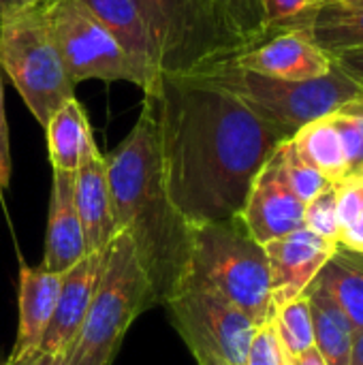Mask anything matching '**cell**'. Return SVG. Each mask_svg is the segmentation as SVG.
Masks as SVG:
<instances>
[{
  "label": "cell",
  "instance_id": "obj_1",
  "mask_svg": "<svg viewBox=\"0 0 363 365\" xmlns=\"http://www.w3.org/2000/svg\"><path fill=\"white\" fill-rule=\"evenodd\" d=\"M143 103L156 120L165 190L190 227L240 216L255 178L291 139L195 77L158 73Z\"/></svg>",
  "mask_w": 363,
  "mask_h": 365
},
{
  "label": "cell",
  "instance_id": "obj_2",
  "mask_svg": "<svg viewBox=\"0 0 363 365\" xmlns=\"http://www.w3.org/2000/svg\"><path fill=\"white\" fill-rule=\"evenodd\" d=\"M116 231L131 237L150 282L154 306H165L186 276L190 225L171 203L160 169L156 120L143 103L128 137L105 156Z\"/></svg>",
  "mask_w": 363,
  "mask_h": 365
},
{
  "label": "cell",
  "instance_id": "obj_3",
  "mask_svg": "<svg viewBox=\"0 0 363 365\" xmlns=\"http://www.w3.org/2000/svg\"><path fill=\"white\" fill-rule=\"evenodd\" d=\"M184 287L210 289L237 306L257 327L274 319L265 248L240 216L190 227Z\"/></svg>",
  "mask_w": 363,
  "mask_h": 365
},
{
  "label": "cell",
  "instance_id": "obj_4",
  "mask_svg": "<svg viewBox=\"0 0 363 365\" xmlns=\"http://www.w3.org/2000/svg\"><path fill=\"white\" fill-rule=\"evenodd\" d=\"M190 77L233 94L287 137H293L302 126L334 113L344 103L363 94V83L349 77L336 64L327 75L308 81H289L252 73L240 68L231 60L214 64Z\"/></svg>",
  "mask_w": 363,
  "mask_h": 365
},
{
  "label": "cell",
  "instance_id": "obj_5",
  "mask_svg": "<svg viewBox=\"0 0 363 365\" xmlns=\"http://www.w3.org/2000/svg\"><path fill=\"white\" fill-rule=\"evenodd\" d=\"M47 9L49 0H43L6 9L0 15V66L43 128L75 96V83L53 41Z\"/></svg>",
  "mask_w": 363,
  "mask_h": 365
},
{
  "label": "cell",
  "instance_id": "obj_6",
  "mask_svg": "<svg viewBox=\"0 0 363 365\" xmlns=\"http://www.w3.org/2000/svg\"><path fill=\"white\" fill-rule=\"evenodd\" d=\"M150 308H154L150 282L137 261L131 237L118 231L107 246L101 282L81 331L64 355V364L111 365L133 321Z\"/></svg>",
  "mask_w": 363,
  "mask_h": 365
},
{
  "label": "cell",
  "instance_id": "obj_7",
  "mask_svg": "<svg viewBox=\"0 0 363 365\" xmlns=\"http://www.w3.org/2000/svg\"><path fill=\"white\" fill-rule=\"evenodd\" d=\"M156 47L158 73L190 77L252 45L201 0H139Z\"/></svg>",
  "mask_w": 363,
  "mask_h": 365
},
{
  "label": "cell",
  "instance_id": "obj_8",
  "mask_svg": "<svg viewBox=\"0 0 363 365\" xmlns=\"http://www.w3.org/2000/svg\"><path fill=\"white\" fill-rule=\"evenodd\" d=\"M49 26L64 68L77 86L86 79L131 81L148 92L156 77L137 64L79 0H49Z\"/></svg>",
  "mask_w": 363,
  "mask_h": 365
},
{
  "label": "cell",
  "instance_id": "obj_9",
  "mask_svg": "<svg viewBox=\"0 0 363 365\" xmlns=\"http://www.w3.org/2000/svg\"><path fill=\"white\" fill-rule=\"evenodd\" d=\"M165 306L188 351L201 349L227 364L246 365L257 325L229 299L210 289L184 287Z\"/></svg>",
  "mask_w": 363,
  "mask_h": 365
},
{
  "label": "cell",
  "instance_id": "obj_10",
  "mask_svg": "<svg viewBox=\"0 0 363 365\" xmlns=\"http://www.w3.org/2000/svg\"><path fill=\"white\" fill-rule=\"evenodd\" d=\"M304 212L306 203H302L289 186L276 148V152L270 156V160L255 178L246 203L240 212V218L246 225L248 233L261 246H265L267 242H274L282 235L302 229Z\"/></svg>",
  "mask_w": 363,
  "mask_h": 365
},
{
  "label": "cell",
  "instance_id": "obj_11",
  "mask_svg": "<svg viewBox=\"0 0 363 365\" xmlns=\"http://www.w3.org/2000/svg\"><path fill=\"white\" fill-rule=\"evenodd\" d=\"M263 248L270 265L272 304L274 310H280L304 295L321 267L338 250V244L302 227L289 235L267 242Z\"/></svg>",
  "mask_w": 363,
  "mask_h": 365
},
{
  "label": "cell",
  "instance_id": "obj_12",
  "mask_svg": "<svg viewBox=\"0 0 363 365\" xmlns=\"http://www.w3.org/2000/svg\"><path fill=\"white\" fill-rule=\"evenodd\" d=\"M240 68L289 79V81H308L327 75L334 66V60L310 38L306 30H276L259 45L240 53L231 60Z\"/></svg>",
  "mask_w": 363,
  "mask_h": 365
},
{
  "label": "cell",
  "instance_id": "obj_13",
  "mask_svg": "<svg viewBox=\"0 0 363 365\" xmlns=\"http://www.w3.org/2000/svg\"><path fill=\"white\" fill-rule=\"evenodd\" d=\"M105 261H107V248L88 252L77 265H73L68 272L60 276L58 302L49 327L39 346L41 353L47 355L68 353L86 321L88 308L92 304V297L96 293V287L105 269Z\"/></svg>",
  "mask_w": 363,
  "mask_h": 365
},
{
  "label": "cell",
  "instance_id": "obj_14",
  "mask_svg": "<svg viewBox=\"0 0 363 365\" xmlns=\"http://www.w3.org/2000/svg\"><path fill=\"white\" fill-rule=\"evenodd\" d=\"M86 255L88 248L75 205V171H53L41 267L51 274H64Z\"/></svg>",
  "mask_w": 363,
  "mask_h": 365
},
{
  "label": "cell",
  "instance_id": "obj_15",
  "mask_svg": "<svg viewBox=\"0 0 363 365\" xmlns=\"http://www.w3.org/2000/svg\"><path fill=\"white\" fill-rule=\"evenodd\" d=\"M60 276L45 272L43 267H19V293H17V336L13 351L6 359L9 365L24 364L39 353L43 336L53 317V308L60 291Z\"/></svg>",
  "mask_w": 363,
  "mask_h": 365
},
{
  "label": "cell",
  "instance_id": "obj_16",
  "mask_svg": "<svg viewBox=\"0 0 363 365\" xmlns=\"http://www.w3.org/2000/svg\"><path fill=\"white\" fill-rule=\"evenodd\" d=\"M75 205L88 252L105 250L118 231L107 182V165L96 143L86 150L75 171Z\"/></svg>",
  "mask_w": 363,
  "mask_h": 365
},
{
  "label": "cell",
  "instance_id": "obj_17",
  "mask_svg": "<svg viewBox=\"0 0 363 365\" xmlns=\"http://www.w3.org/2000/svg\"><path fill=\"white\" fill-rule=\"evenodd\" d=\"M300 28L329 56L363 47V0H327L308 6L276 30Z\"/></svg>",
  "mask_w": 363,
  "mask_h": 365
},
{
  "label": "cell",
  "instance_id": "obj_18",
  "mask_svg": "<svg viewBox=\"0 0 363 365\" xmlns=\"http://www.w3.org/2000/svg\"><path fill=\"white\" fill-rule=\"evenodd\" d=\"M145 71L158 75L156 47L139 0H79Z\"/></svg>",
  "mask_w": 363,
  "mask_h": 365
},
{
  "label": "cell",
  "instance_id": "obj_19",
  "mask_svg": "<svg viewBox=\"0 0 363 365\" xmlns=\"http://www.w3.org/2000/svg\"><path fill=\"white\" fill-rule=\"evenodd\" d=\"M308 299L310 319H312V334H315V349L327 365L351 364V349L355 338V327L332 297V293L319 284L317 280L304 291Z\"/></svg>",
  "mask_w": 363,
  "mask_h": 365
},
{
  "label": "cell",
  "instance_id": "obj_20",
  "mask_svg": "<svg viewBox=\"0 0 363 365\" xmlns=\"http://www.w3.org/2000/svg\"><path fill=\"white\" fill-rule=\"evenodd\" d=\"M45 133L53 171H77L86 150L94 143L88 118L75 96L49 118Z\"/></svg>",
  "mask_w": 363,
  "mask_h": 365
},
{
  "label": "cell",
  "instance_id": "obj_21",
  "mask_svg": "<svg viewBox=\"0 0 363 365\" xmlns=\"http://www.w3.org/2000/svg\"><path fill=\"white\" fill-rule=\"evenodd\" d=\"M344 310L355 329H363V252L340 248L315 278Z\"/></svg>",
  "mask_w": 363,
  "mask_h": 365
},
{
  "label": "cell",
  "instance_id": "obj_22",
  "mask_svg": "<svg viewBox=\"0 0 363 365\" xmlns=\"http://www.w3.org/2000/svg\"><path fill=\"white\" fill-rule=\"evenodd\" d=\"M297 152L332 184H342L349 180L347 156L340 135L329 120V115L319 118L302 126L293 137Z\"/></svg>",
  "mask_w": 363,
  "mask_h": 365
},
{
  "label": "cell",
  "instance_id": "obj_23",
  "mask_svg": "<svg viewBox=\"0 0 363 365\" xmlns=\"http://www.w3.org/2000/svg\"><path fill=\"white\" fill-rule=\"evenodd\" d=\"M218 17H223L237 34H242L252 47L274 34L267 26L261 0H201Z\"/></svg>",
  "mask_w": 363,
  "mask_h": 365
},
{
  "label": "cell",
  "instance_id": "obj_24",
  "mask_svg": "<svg viewBox=\"0 0 363 365\" xmlns=\"http://www.w3.org/2000/svg\"><path fill=\"white\" fill-rule=\"evenodd\" d=\"M274 325L280 338V344L289 359L304 355L306 351L315 349V334H312V319L308 299L302 295L295 302L282 306L274 314Z\"/></svg>",
  "mask_w": 363,
  "mask_h": 365
},
{
  "label": "cell",
  "instance_id": "obj_25",
  "mask_svg": "<svg viewBox=\"0 0 363 365\" xmlns=\"http://www.w3.org/2000/svg\"><path fill=\"white\" fill-rule=\"evenodd\" d=\"M329 120L334 122L344 148L349 180L363 178V94L329 113Z\"/></svg>",
  "mask_w": 363,
  "mask_h": 365
},
{
  "label": "cell",
  "instance_id": "obj_26",
  "mask_svg": "<svg viewBox=\"0 0 363 365\" xmlns=\"http://www.w3.org/2000/svg\"><path fill=\"white\" fill-rule=\"evenodd\" d=\"M278 154L282 160V169L289 186L300 197L302 203H310L321 190H325L332 182H327L295 148L293 139H287L278 145Z\"/></svg>",
  "mask_w": 363,
  "mask_h": 365
},
{
  "label": "cell",
  "instance_id": "obj_27",
  "mask_svg": "<svg viewBox=\"0 0 363 365\" xmlns=\"http://www.w3.org/2000/svg\"><path fill=\"white\" fill-rule=\"evenodd\" d=\"M338 184H329L325 190H321L310 203H306L304 212V227L329 242L340 240V225H338Z\"/></svg>",
  "mask_w": 363,
  "mask_h": 365
},
{
  "label": "cell",
  "instance_id": "obj_28",
  "mask_svg": "<svg viewBox=\"0 0 363 365\" xmlns=\"http://www.w3.org/2000/svg\"><path fill=\"white\" fill-rule=\"evenodd\" d=\"M246 365H289V357L280 344L274 319L257 327L248 346Z\"/></svg>",
  "mask_w": 363,
  "mask_h": 365
},
{
  "label": "cell",
  "instance_id": "obj_29",
  "mask_svg": "<svg viewBox=\"0 0 363 365\" xmlns=\"http://www.w3.org/2000/svg\"><path fill=\"white\" fill-rule=\"evenodd\" d=\"M336 210H338V225H340V235L362 216L363 212V178L357 180H347L338 184V199H336Z\"/></svg>",
  "mask_w": 363,
  "mask_h": 365
},
{
  "label": "cell",
  "instance_id": "obj_30",
  "mask_svg": "<svg viewBox=\"0 0 363 365\" xmlns=\"http://www.w3.org/2000/svg\"><path fill=\"white\" fill-rule=\"evenodd\" d=\"M270 28H278L308 9L306 0H261Z\"/></svg>",
  "mask_w": 363,
  "mask_h": 365
},
{
  "label": "cell",
  "instance_id": "obj_31",
  "mask_svg": "<svg viewBox=\"0 0 363 365\" xmlns=\"http://www.w3.org/2000/svg\"><path fill=\"white\" fill-rule=\"evenodd\" d=\"M11 145H9V126L4 115V90L0 81V192L9 188L11 182Z\"/></svg>",
  "mask_w": 363,
  "mask_h": 365
},
{
  "label": "cell",
  "instance_id": "obj_32",
  "mask_svg": "<svg viewBox=\"0 0 363 365\" xmlns=\"http://www.w3.org/2000/svg\"><path fill=\"white\" fill-rule=\"evenodd\" d=\"M334 64L338 68H342L349 77H353L355 81L363 83V47L359 49H351V51H342L338 56L332 58Z\"/></svg>",
  "mask_w": 363,
  "mask_h": 365
},
{
  "label": "cell",
  "instance_id": "obj_33",
  "mask_svg": "<svg viewBox=\"0 0 363 365\" xmlns=\"http://www.w3.org/2000/svg\"><path fill=\"white\" fill-rule=\"evenodd\" d=\"M338 246H340V248H347V250L363 252V212L362 216H359V218L340 235Z\"/></svg>",
  "mask_w": 363,
  "mask_h": 365
},
{
  "label": "cell",
  "instance_id": "obj_34",
  "mask_svg": "<svg viewBox=\"0 0 363 365\" xmlns=\"http://www.w3.org/2000/svg\"><path fill=\"white\" fill-rule=\"evenodd\" d=\"M289 365H327V364L323 361V357L319 355V351H317V349H310V351H306L304 355H297V357L289 359Z\"/></svg>",
  "mask_w": 363,
  "mask_h": 365
},
{
  "label": "cell",
  "instance_id": "obj_35",
  "mask_svg": "<svg viewBox=\"0 0 363 365\" xmlns=\"http://www.w3.org/2000/svg\"><path fill=\"white\" fill-rule=\"evenodd\" d=\"M190 355L195 357L197 365H231V364H227L225 359H220L218 355H214V353H208V351H201V349H195V351H190Z\"/></svg>",
  "mask_w": 363,
  "mask_h": 365
},
{
  "label": "cell",
  "instance_id": "obj_36",
  "mask_svg": "<svg viewBox=\"0 0 363 365\" xmlns=\"http://www.w3.org/2000/svg\"><path fill=\"white\" fill-rule=\"evenodd\" d=\"M62 359H64V355H47V353H41V351H39L34 357L26 359L24 364L19 365H60ZM4 364H6V361H4Z\"/></svg>",
  "mask_w": 363,
  "mask_h": 365
},
{
  "label": "cell",
  "instance_id": "obj_37",
  "mask_svg": "<svg viewBox=\"0 0 363 365\" xmlns=\"http://www.w3.org/2000/svg\"><path fill=\"white\" fill-rule=\"evenodd\" d=\"M349 365H363V329L355 331L353 349H351V364Z\"/></svg>",
  "mask_w": 363,
  "mask_h": 365
},
{
  "label": "cell",
  "instance_id": "obj_38",
  "mask_svg": "<svg viewBox=\"0 0 363 365\" xmlns=\"http://www.w3.org/2000/svg\"><path fill=\"white\" fill-rule=\"evenodd\" d=\"M43 0H6V9H17V6H26V4H36Z\"/></svg>",
  "mask_w": 363,
  "mask_h": 365
},
{
  "label": "cell",
  "instance_id": "obj_39",
  "mask_svg": "<svg viewBox=\"0 0 363 365\" xmlns=\"http://www.w3.org/2000/svg\"><path fill=\"white\" fill-rule=\"evenodd\" d=\"M306 2H308V6H319V4H323L327 0H306Z\"/></svg>",
  "mask_w": 363,
  "mask_h": 365
},
{
  "label": "cell",
  "instance_id": "obj_40",
  "mask_svg": "<svg viewBox=\"0 0 363 365\" xmlns=\"http://www.w3.org/2000/svg\"><path fill=\"white\" fill-rule=\"evenodd\" d=\"M6 11V0H0V15Z\"/></svg>",
  "mask_w": 363,
  "mask_h": 365
},
{
  "label": "cell",
  "instance_id": "obj_41",
  "mask_svg": "<svg viewBox=\"0 0 363 365\" xmlns=\"http://www.w3.org/2000/svg\"><path fill=\"white\" fill-rule=\"evenodd\" d=\"M60 365H66V364H64V359H62V361H60Z\"/></svg>",
  "mask_w": 363,
  "mask_h": 365
},
{
  "label": "cell",
  "instance_id": "obj_42",
  "mask_svg": "<svg viewBox=\"0 0 363 365\" xmlns=\"http://www.w3.org/2000/svg\"><path fill=\"white\" fill-rule=\"evenodd\" d=\"M0 365H6V364H0Z\"/></svg>",
  "mask_w": 363,
  "mask_h": 365
}]
</instances>
